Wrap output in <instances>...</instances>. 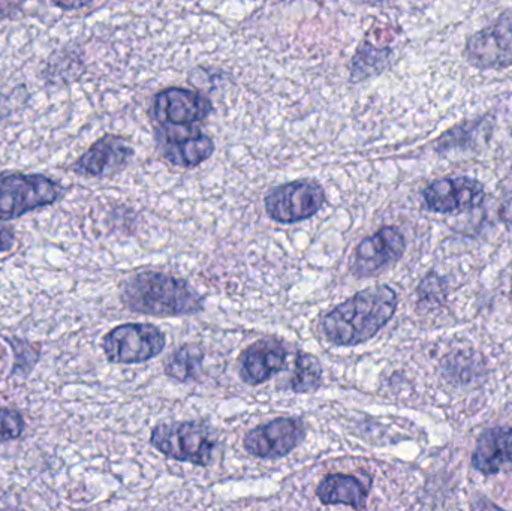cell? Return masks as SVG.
<instances>
[{"mask_svg":"<svg viewBox=\"0 0 512 511\" xmlns=\"http://www.w3.org/2000/svg\"><path fill=\"white\" fill-rule=\"evenodd\" d=\"M399 297L388 285L360 291L322 318L325 339L336 347H355L375 338L396 314Z\"/></svg>","mask_w":512,"mask_h":511,"instance_id":"obj_1","label":"cell"},{"mask_svg":"<svg viewBox=\"0 0 512 511\" xmlns=\"http://www.w3.org/2000/svg\"><path fill=\"white\" fill-rule=\"evenodd\" d=\"M122 302L135 314L183 317L203 311L204 300L185 279L147 270L126 279Z\"/></svg>","mask_w":512,"mask_h":511,"instance_id":"obj_2","label":"cell"},{"mask_svg":"<svg viewBox=\"0 0 512 511\" xmlns=\"http://www.w3.org/2000/svg\"><path fill=\"white\" fill-rule=\"evenodd\" d=\"M150 444L167 458L198 467H209L218 447L210 429L197 422L159 423Z\"/></svg>","mask_w":512,"mask_h":511,"instance_id":"obj_3","label":"cell"},{"mask_svg":"<svg viewBox=\"0 0 512 511\" xmlns=\"http://www.w3.org/2000/svg\"><path fill=\"white\" fill-rule=\"evenodd\" d=\"M63 188L42 174L12 173L0 176V221H11L62 197Z\"/></svg>","mask_w":512,"mask_h":511,"instance_id":"obj_4","label":"cell"},{"mask_svg":"<svg viewBox=\"0 0 512 511\" xmlns=\"http://www.w3.org/2000/svg\"><path fill=\"white\" fill-rule=\"evenodd\" d=\"M167 345L165 333L147 323H128L114 327L102 339V350L114 365H138L155 359Z\"/></svg>","mask_w":512,"mask_h":511,"instance_id":"obj_5","label":"cell"},{"mask_svg":"<svg viewBox=\"0 0 512 511\" xmlns=\"http://www.w3.org/2000/svg\"><path fill=\"white\" fill-rule=\"evenodd\" d=\"M327 203L324 188L301 179L271 189L264 198L265 212L277 224L291 225L313 218Z\"/></svg>","mask_w":512,"mask_h":511,"instance_id":"obj_6","label":"cell"},{"mask_svg":"<svg viewBox=\"0 0 512 511\" xmlns=\"http://www.w3.org/2000/svg\"><path fill=\"white\" fill-rule=\"evenodd\" d=\"M465 57L469 65L478 69L512 66V12L474 33L466 42Z\"/></svg>","mask_w":512,"mask_h":511,"instance_id":"obj_7","label":"cell"},{"mask_svg":"<svg viewBox=\"0 0 512 511\" xmlns=\"http://www.w3.org/2000/svg\"><path fill=\"white\" fill-rule=\"evenodd\" d=\"M306 438L303 422L294 417H279L248 432L243 441L246 452L258 459L285 458Z\"/></svg>","mask_w":512,"mask_h":511,"instance_id":"obj_8","label":"cell"},{"mask_svg":"<svg viewBox=\"0 0 512 511\" xmlns=\"http://www.w3.org/2000/svg\"><path fill=\"white\" fill-rule=\"evenodd\" d=\"M156 141L162 156L176 167H198L215 153V141L195 125L161 126Z\"/></svg>","mask_w":512,"mask_h":511,"instance_id":"obj_9","label":"cell"},{"mask_svg":"<svg viewBox=\"0 0 512 511\" xmlns=\"http://www.w3.org/2000/svg\"><path fill=\"white\" fill-rule=\"evenodd\" d=\"M207 96L185 87H168L153 99L152 116L161 126H194L212 114Z\"/></svg>","mask_w":512,"mask_h":511,"instance_id":"obj_10","label":"cell"},{"mask_svg":"<svg viewBox=\"0 0 512 511\" xmlns=\"http://www.w3.org/2000/svg\"><path fill=\"white\" fill-rule=\"evenodd\" d=\"M406 251V239L397 227H382L373 236L361 240L355 248L352 273L367 278L396 264Z\"/></svg>","mask_w":512,"mask_h":511,"instance_id":"obj_11","label":"cell"},{"mask_svg":"<svg viewBox=\"0 0 512 511\" xmlns=\"http://www.w3.org/2000/svg\"><path fill=\"white\" fill-rule=\"evenodd\" d=\"M484 186L471 177H447L430 183L423 192L424 206L433 213L450 215L481 206Z\"/></svg>","mask_w":512,"mask_h":511,"instance_id":"obj_12","label":"cell"},{"mask_svg":"<svg viewBox=\"0 0 512 511\" xmlns=\"http://www.w3.org/2000/svg\"><path fill=\"white\" fill-rule=\"evenodd\" d=\"M134 156V149L119 135L108 134L90 146L71 170L83 177H110L122 171Z\"/></svg>","mask_w":512,"mask_h":511,"instance_id":"obj_13","label":"cell"},{"mask_svg":"<svg viewBox=\"0 0 512 511\" xmlns=\"http://www.w3.org/2000/svg\"><path fill=\"white\" fill-rule=\"evenodd\" d=\"M288 350L277 339H261L243 351L240 378L249 386H259L285 368Z\"/></svg>","mask_w":512,"mask_h":511,"instance_id":"obj_14","label":"cell"},{"mask_svg":"<svg viewBox=\"0 0 512 511\" xmlns=\"http://www.w3.org/2000/svg\"><path fill=\"white\" fill-rule=\"evenodd\" d=\"M472 464L484 476L512 471V428H493L478 438Z\"/></svg>","mask_w":512,"mask_h":511,"instance_id":"obj_15","label":"cell"},{"mask_svg":"<svg viewBox=\"0 0 512 511\" xmlns=\"http://www.w3.org/2000/svg\"><path fill=\"white\" fill-rule=\"evenodd\" d=\"M370 482L349 474H328L316 488V497L324 506H348L363 511L367 506Z\"/></svg>","mask_w":512,"mask_h":511,"instance_id":"obj_16","label":"cell"},{"mask_svg":"<svg viewBox=\"0 0 512 511\" xmlns=\"http://www.w3.org/2000/svg\"><path fill=\"white\" fill-rule=\"evenodd\" d=\"M204 353L197 345H183L165 365V374L179 383L197 380L198 372L203 366Z\"/></svg>","mask_w":512,"mask_h":511,"instance_id":"obj_17","label":"cell"},{"mask_svg":"<svg viewBox=\"0 0 512 511\" xmlns=\"http://www.w3.org/2000/svg\"><path fill=\"white\" fill-rule=\"evenodd\" d=\"M322 384L321 362L309 353H298L294 362L291 387L295 393L315 392Z\"/></svg>","mask_w":512,"mask_h":511,"instance_id":"obj_18","label":"cell"},{"mask_svg":"<svg viewBox=\"0 0 512 511\" xmlns=\"http://www.w3.org/2000/svg\"><path fill=\"white\" fill-rule=\"evenodd\" d=\"M388 56L390 51L378 50L369 42H363L352 60L351 80L360 81L381 71L387 63Z\"/></svg>","mask_w":512,"mask_h":511,"instance_id":"obj_19","label":"cell"},{"mask_svg":"<svg viewBox=\"0 0 512 511\" xmlns=\"http://www.w3.org/2000/svg\"><path fill=\"white\" fill-rule=\"evenodd\" d=\"M9 345L14 351V369L12 375H21L26 377L35 368L39 360V347L35 344H30L29 341H21V339H9Z\"/></svg>","mask_w":512,"mask_h":511,"instance_id":"obj_20","label":"cell"},{"mask_svg":"<svg viewBox=\"0 0 512 511\" xmlns=\"http://www.w3.org/2000/svg\"><path fill=\"white\" fill-rule=\"evenodd\" d=\"M24 417L14 408L0 407V444L18 440L23 435Z\"/></svg>","mask_w":512,"mask_h":511,"instance_id":"obj_21","label":"cell"},{"mask_svg":"<svg viewBox=\"0 0 512 511\" xmlns=\"http://www.w3.org/2000/svg\"><path fill=\"white\" fill-rule=\"evenodd\" d=\"M15 245V237L11 231L6 230V228H0V254L2 252L11 251Z\"/></svg>","mask_w":512,"mask_h":511,"instance_id":"obj_22","label":"cell"},{"mask_svg":"<svg viewBox=\"0 0 512 511\" xmlns=\"http://www.w3.org/2000/svg\"><path fill=\"white\" fill-rule=\"evenodd\" d=\"M472 511H507L496 506L492 501L487 500L484 497L475 498L474 504H472Z\"/></svg>","mask_w":512,"mask_h":511,"instance_id":"obj_23","label":"cell"},{"mask_svg":"<svg viewBox=\"0 0 512 511\" xmlns=\"http://www.w3.org/2000/svg\"><path fill=\"white\" fill-rule=\"evenodd\" d=\"M54 5L60 6V8L72 9V8H84V6L90 5V3L89 2L68 3V5H66V3H54Z\"/></svg>","mask_w":512,"mask_h":511,"instance_id":"obj_24","label":"cell"},{"mask_svg":"<svg viewBox=\"0 0 512 511\" xmlns=\"http://www.w3.org/2000/svg\"><path fill=\"white\" fill-rule=\"evenodd\" d=\"M0 99H2V98H0ZM2 110H5V107H3V105H0V111H2ZM0 117H2V116H0Z\"/></svg>","mask_w":512,"mask_h":511,"instance_id":"obj_25","label":"cell"}]
</instances>
